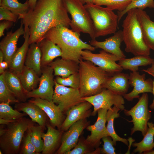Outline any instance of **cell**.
I'll return each instance as SVG.
<instances>
[{"label":"cell","instance_id":"cell-1","mask_svg":"<svg viewBox=\"0 0 154 154\" xmlns=\"http://www.w3.org/2000/svg\"><path fill=\"white\" fill-rule=\"evenodd\" d=\"M24 28L29 33V44L38 43L50 29L63 26L69 28L71 20L62 0H37L21 19Z\"/></svg>","mask_w":154,"mask_h":154},{"label":"cell","instance_id":"cell-2","mask_svg":"<svg viewBox=\"0 0 154 154\" xmlns=\"http://www.w3.org/2000/svg\"><path fill=\"white\" fill-rule=\"evenodd\" d=\"M80 36V33L68 27L60 26L50 29L45 34L43 39H48L59 46L62 52V58L79 63L82 59L80 53L81 51L88 49L93 51L96 49L83 42Z\"/></svg>","mask_w":154,"mask_h":154},{"label":"cell","instance_id":"cell-3","mask_svg":"<svg viewBox=\"0 0 154 154\" xmlns=\"http://www.w3.org/2000/svg\"><path fill=\"white\" fill-rule=\"evenodd\" d=\"M127 13L122 25L123 41L125 45V51L135 56H149L150 49L144 40L137 9L130 10Z\"/></svg>","mask_w":154,"mask_h":154},{"label":"cell","instance_id":"cell-4","mask_svg":"<svg viewBox=\"0 0 154 154\" xmlns=\"http://www.w3.org/2000/svg\"><path fill=\"white\" fill-rule=\"evenodd\" d=\"M85 60H80L78 72L80 78L78 89L82 98L100 93L103 84L112 75L91 62Z\"/></svg>","mask_w":154,"mask_h":154},{"label":"cell","instance_id":"cell-5","mask_svg":"<svg viewBox=\"0 0 154 154\" xmlns=\"http://www.w3.org/2000/svg\"><path fill=\"white\" fill-rule=\"evenodd\" d=\"M35 122L25 117L11 122L6 128L0 127V148L3 153L17 154L25 133Z\"/></svg>","mask_w":154,"mask_h":154},{"label":"cell","instance_id":"cell-6","mask_svg":"<svg viewBox=\"0 0 154 154\" xmlns=\"http://www.w3.org/2000/svg\"><path fill=\"white\" fill-rule=\"evenodd\" d=\"M84 5L92 20L96 38L116 32L118 16L113 10L94 3Z\"/></svg>","mask_w":154,"mask_h":154},{"label":"cell","instance_id":"cell-7","mask_svg":"<svg viewBox=\"0 0 154 154\" xmlns=\"http://www.w3.org/2000/svg\"><path fill=\"white\" fill-rule=\"evenodd\" d=\"M67 12L71 16L70 27L73 31L89 35L96 39L92 20L84 5L79 0H62Z\"/></svg>","mask_w":154,"mask_h":154},{"label":"cell","instance_id":"cell-8","mask_svg":"<svg viewBox=\"0 0 154 154\" xmlns=\"http://www.w3.org/2000/svg\"><path fill=\"white\" fill-rule=\"evenodd\" d=\"M138 99L137 104L130 110L124 109V113L132 117L129 122H133V126L131 129V135L139 131L143 136L147 132L148 123L151 117V112L148 108V95L146 93H144Z\"/></svg>","mask_w":154,"mask_h":154},{"label":"cell","instance_id":"cell-9","mask_svg":"<svg viewBox=\"0 0 154 154\" xmlns=\"http://www.w3.org/2000/svg\"><path fill=\"white\" fill-rule=\"evenodd\" d=\"M82 60L90 61L111 75L121 72L123 69L116 61L121 58L102 50L99 53L94 54L88 49L80 52Z\"/></svg>","mask_w":154,"mask_h":154},{"label":"cell","instance_id":"cell-10","mask_svg":"<svg viewBox=\"0 0 154 154\" xmlns=\"http://www.w3.org/2000/svg\"><path fill=\"white\" fill-rule=\"evenodd\" d=\"M82 100L90 103L94 107L91 116H94L100 109L111 110L114 105L123 110L125 101L123 96L116 94L111 90L103 88L99 93L93 96L82 98Z\"/></svg>","mask_w":154,"mask_h":154},{"label":"cell","instance_id":"cell-11","mask_svg":"<svg viewBox=\"0 0 154 154\" xmlns=\"http://www.w3.org/2000/svg\"><path fill=\"white\" fill-rule=\"evenodd\" d=\"M52 101L66 114L71 108L84 101L82 100L78 89L67 87L55 82Z\"/></svg>","mask_w":154,"mask_h":154},{"label":"cell","instance_id":"cell-12","mask_svg":"<svg viewBox=\"0 0 154 154\" xmlns=\"http://www.w3.org/2000/svg\"><path fill=\"white\" fill-rule=\"evenodd\" d=\"M38 87L27 93V98H40L50 101L52 100L55 81L54 71L50 66L42 67Z\"/></svg>","mask_w":154,"mask_h":154},{"label":"cell","instance_id":"cell-13","mask_svg":"<svg viewBox=\"0 0 154 154\" xmlns=\"http://www.w3.org/2000/svg\"><path fill=\"white\" fill-rule=\"evenodd\" d=\"M87 118L80 120L72 124L62 135L61 145L56 152L64 154L73 149L77 144L84 130L89 125Z\"/></svg>","mask_w":154,"mask_h":154},{"label":"cell","instance_id":"cell-14","mask_svg":"<svg viewBox=\"0 0 154 154\" xmlns=\"http://www.w3.org/2000/svg\"><path fill=\"white\" fill-rule=\"evenodd\" d=\"M129 82L133 88L131 92L123 96L127 101L138 98L140 97L139 94L141 93H152L153 81L150 78L146 79L145 74H140L137 71L132 72L129 75Z\"/></svg>","mask_w":154,"mask_h":154},{"label":"cell","instance_id":"cell-15","mask_svg":"<svg viewBox=\"0 0 154 154\" xmlns=\"http://www.w3.org/2000/svg\"><path fill=\"white\" fill-rule=\"evenodd\" d=\"M108 110L105 109L98 110L96 121L94 124L89 125L86 128L88 131L91 132V134L87 136L86 140L95 148L98 147L101 139L104 137L108 136L106 126Z\"/></svg>","mask_w":154,"mask_h":154},{"label":"cell","instance_id":"cell-16","mask_svg":"<svg viewBox=\"0 0 154 154\" xmlns=\"http://www.w3.org/2000/svg\"><path fill=\"white\" fill-rule=\"evenodd\" d=\"M29 101L37 105L46 113L49 119L50 124L54 127L60 129L65 118L64 114L58 106L52 101L40 98H34Z\"/></svg>","mask_w":154,"mask_h":154},{"label":"cell","instance_id":"cell-17","mask_svg":"<svg viewBox=\"0 0 154 154\" xmlns=\"http://www.w3.org/2000/svg\"><path fill=\"white\" fill-rule=\"evenodd\" d=\"M92 106L89 102L84 101L71 108L66 113V118L60 129L66 131L77 121L91 116L92 112L90 108Z\"/></svg>","mask_w":154,"mask_h":154},{"label":"cell","instance_id":"cell-18","mask_svg":"<svg viewBox=\"0 0 154 154\" xmlns=\"http://www.w3.org/2000/svg\"><path fill=\"white\" fill-rule=\"evenodd\" d=\"M123 41L122 31V30H119L104 41H99L96 39L92 40L90 44L96 48L102 49L106 52L119 58H124L126 56L120 48Z\"/></svg>","mask_w":154,"mask_h":154},{"label":"cell","instance_id":"cell-19","mask_svg":"<svg viewBox=\"0 0 154 154\" xmlns=\"http://www.w3.org/2000/svg\"><path fill=\"white\" fill-rule=\"evenodd\" d=\"M23 25L21 22L20 27L16 31L7 32L6 35L0 42V49L3 52L4 57V60L9 64L11 59L16 52L17 41L20 37L25 33Z\"/></svg>","mask_w":154,"mask_h":154},{"label":"cell","instance_id":"cell-20","mask_svg":"<svg viewBox=\"0 0 154 154\" xmlns=\"http://www.w3.org/2000/svg\"><path fill=\"white\" fill-rule=\"evenodd\" d=\"M23 35L24 41L22 45L17 48L9 63V70L18 76L22 72L25 66L27 53L30 45L29 40V33L27 28H24Z\"/></svg>","mask_w":154,"mask_h":154},{"label":"cell","instance_id":"cell-21","mask_svg":"<svg viewBox=\"0 0 154 154\" xmlns=\"http://www.w3.org/2000/svg\"><path fill=\"white\" fill-rule=\"evenodd\" d=\"M15 109L23 112L29 115L34 122L38 124L44 129L47 123V115L39 107L34 103L28 102H19L16 104Z\"/></svg>","mask_w":154,"mask_h":154},{"label":"cell","instance_id":"cell-22","mask_svg":"<svg viewBox=\"0 0 154 154\" xmlns=\"http://www.w3.org/2000/svg\"><path fill=\"white\" fill-rule=\"evenodd\" d=\"M129 75L118 72L110 76L102 86L103 88L108 89L114 93L123 96L127 94L129 86Z\"/></svg>","mask_w":154,"mask_h":154},{"label":"cell","instance_id":"cell-23","mask_svg":"<svg viewBox=\"0 0 154 154\" xmlns=\"http://www.w3.org/2000/svg\"><path fill=\"white\" fill-rule=\"evenodd\" d=\"M47 131L46 133L43 132L42 138L44 142V148L42 154H51L54 153L61 142L64 131L56 129L49 123H46Z\"/></svg>","mask_w":154,"mask_h":154},{"label":"cell","instance_id":"cell-24","mask_svg":"<svg viewBox=\"0 0 154 154\" xmlns=\"http://www.w3.org/2000/svg\"><path fill=\"white\" fill-rule=\"evenodd\" d=\"M42 54V67L48 66L56 58L61 57L62 52L58 46L46 38L38 43Z\"/></svg>","mask_w":154,"mask_h":154},{"label":"cell","instance_id":"cell-25","mask_svg":"<svg viewBox=\"0 0 154 154\" xmlns=\"http://www.w3.org/2000/svg\"><path fill=\"white\" fill-rule=\"evenodd\" d=\"M53 70L55 76L62 78L68 77L77 73L79 69V63L74 60L61 58L52 61L48 65Z\"/></svg>","mask_w":154,"mask_h":154},{"label":"cell","instance_id":"cell-26","mask_svg":"<svg viewBox=\"0 0 154 154\" xmlns=\"http://www.w3.org/2000/svg\"><path fill=\"white\" fill-rule=\"evenodd\" d=\"M137 11L144 41L150 49L154 50V22L143 10L137 9Z\"/></svg>","mask_w":154,"mask_h":154},{"label":"cell","instance_id":"cell-27","mask_svg":"<svg viewBox=\"0 0 154 154\" xmlns=\"http://www.w3.org/2000/svg\"><path fill=\"white\" fill-rule=\"evenodd\" d=\"M4 79L9 89L20 102H26L27 93L23 88L19 76L9 70L4 72Z\"/></svg>","mask_w":154,"mask_h":154},{"label":"cell","instance_id":"cell-28","mask_svg":"<svg viewBox=\"0 0 154 154\" xmlns=\"http://www.w3.org/2000/svg\"><path fill=\"white\" fill-rule=\"evenodd\" d=\"M41 52L38 43L30 44L25 62V65L35 71L39 75L41 74Z\"/></svg>","mask_w":154,"mask_h":154},{"label":"cell","instance_id":"cell-29","mask_svg":"<svg viewBox=\"0 0 154 154\" xmlns=\"http://www.w3.org/2000/svg\"><path fill=\"white\" fill-rule=\"evenodd\" d=\"M120 110L119 108L114 106L111 109L107 111L106 114V121L107 122L106 129L108 136L112 139L114 146L116 145L117 141H121L128 146L127 139L119 136L116 134L114 129V120L115 118H118L119 117V113L118 112Z\"/></svg>","mask_w":154,"mask_h":154},{"label":"cell","instance_id":"cell-30","mask_svg":"<svg viewBox=\"0 0 154 154\" xmlns=\"http://www.w3.org/2000/svg\"><path fill=\"white\" fill-rule=\"evenodd\" d=\"M153 60L149 56H137L129 58H121L119 61L118 64L123 69L128 70L133 72L137 71L140 66L151 64Z\"/></svg>","mask_w":154,"mask_h":154},{"label":"cell","instance_id":"cell-31","mask_svg":"<svg viewBox=\"0 0 154 154\" xmlns=\"http://www.w3.org/2000/svg\"><path fill=\"white\" fill-rule=\"evenodd\" d=\"M147 125V132L143 139L139 143L135 142L132 144L133 147H136L133 150L134 153L142 154L150 151L154 148V123L148 122Z\"/></svg>","mask_w":154,"mask_h":154},{"label":"cell","instance_id":"cell-32","mask_svg":"<svg viewBox=\"0 0 154 154\" xmlns=\"http://www.w3.org/2000/svg\"><path fill=\"white\" fill-rule=\"evenodd\" d=\"M38 76L34 70L24 66L22 72L18 76L23 88L27 93L36 88L39 83Z\"/></svg>","mask_w":154,"mask_h":154},{"label":"cell","instance_id":"cell-33","mask_svg":"<svg viewBox=\"0 0 154 154\" xmlns=\"http://www.w3.org/2000/svg\"><path fill=\"white\" fill-rule=\"evenodd\" d=\"M0 6L9 10L21 19L30 9L28 0L23 3L18 0H2Z\"/></svg>","mask_w":154,"mask_h":154},{"label":"cell","instance_id":"cell-34","mask_svg":"<svg viewBox=\"0 0 154 154\" xmlns=\"http://www.w3.org/2000/svg\"><path fill=\"white\" fill-rule=\"evenodd\" d=\"M93 146L88 143L85 138L80 137L76 146L72 150L64 154H99L101 148H98L94 150Z\"/></svg>","mask_w":154,"mask_h":154},{"label":"cell","instance_id":"cell-35","mask_svg":"<svg viewBox=\"0 0 154 154\" xmlns=\"http://www.w3.org/2000/svg\"><path fill=\"white\" fill-rule=\"evenodd\" d=\"M44 129L40 125H34L28 129L31 141L35 147L37 154L42 152L44 148V142L42 138V134Z\"/></svg>","mask_w":154,"mask_h":154},{"label":"cell","instance_id":"cell-36","mask_svg":"<svg viewBox=\"0 0 154 154\" xmlns=\"http://www.w3.org/2000/svg\"><path fill=\"white\" fill-rule=\"evenodd\" d=\"M11 102L9 100L0 104V118L12 120H17L24 117L27 114L13 109L9 105Z\"/></svg>","mask_w":154,"mask_h":154},{"label":"cell","instance_id":"cell-37","mask_svg":"<svg viewBox=\"0 0 154 154\" xmlns=\"http://www.w3.org/2000/svg\"><path fill=\"white\" fill-rule=\"evenodd\" d=\"M132 0H93V3L100 6L104 5L112 10L119 11L124 10Z\"/></svg>","mask_w":154,"mask_h":154},{"label":"cell","instance_id":"cell-38","mask_svg":"<svg viewBox=\"0 0 154 154\" xmlns=\"http://www.w3.org/2000/svg\"><path fill=\"white\" fill-rule=\"evenodd\" d=\"M147 7L154 9L153 0H132L124 10L118 12V22L119 21L122 17L130 10L137 9L143 10Z\"/></svg>","mask_w":154,"mask_h":154},{"label":"cell","instance_id":"cell-39","mask_svg":"<svg viewBox=\"0 0 154 154\" xmlns=\"http://www.w3.org/2000/svg\"><path fill=\"white\" fill-rule=\"evenodd\" d=\"M9 100L16 103L20 102L7 86L4 73L0 75V102H5Z\"/></svg>","mask_w":154,"mask_h":154},{"label":"cell","instance_id":"cell-40","mask_svg":"<svg viewBox=\"0 0 154 154\" xmlns=\"http://www.w3.org/2000/svg\"><path fill=\"white\" fill-rule=\"evenodd\" d=\"M54 80L57 84L65 86H69L76 89H79L80 86V78L78 72L72 74L66 78L57 76Z\"/></svg>","mask_w":154,"mask_h":154},{"label":"cell","instance_id":"cell-41","mask_svg":"<svg viewBox=\"0 0 154 154\" xmlns=\"http://www.w3.org/2000/svg\"><path fill=\"white\" fill-rule=\"evenodd\" d=\"M26 135L23 138L22 146L19 153L22 154H37L36 148L32 143L28 129Z\"/></svg>","mask_w":154,"mask_h":154},{"label":"cell","instance_id":"cell-42","mask_svg":"<svg viewBox=\"0 0 154 154\" xmlns=\"http://www.w3.org/2000/svg\"><path fill=\"white\" fill-rule=\"evenodd\" d=\"M112 138L110 136L104 137L102 138L104 144L101 148L100 153L102 154H116L114 144Z\"/></svg>","mask_w":154,"mask_h":154},{"label":"cell","instance_id":"cell-43","mask_svg":"<svg viewBox=\"0 0 154 154\" xmlns=\"http://www.w3.org/2000/svg\"><path fill=\"white\" fill-rule=\"evenodd\" d=\"M19 16L8 9L0 6V21L7 20L15 22L18 19Z\"/></svg>","mask_w":154,"mask_h":154},{"label":"cell","instance_id":"cell-44","mask_svg":"<svg viewBox=\"0 0 154 154\" xmlns=\"http://www.w3.org/2000/svg\"><path fill=\"white\" fill-rule=\"evenodd\" d=\"M13 22L7 20L1 21L0 23V37L4 36V31L8 29L13 25Z\"/></svg>","mask_w":154,"mask_h":154},{"label":"cell","instance_id":"cell-45","mask_svg":"<svg viewBox=\"0 0 154 154\" xmlns=\"http://www.w3.org/2000/svg\"><path fill=\"white\" fill-rule=\"evenodd\" d=\"M9 64L7 62L4 60L0 62V74H2L5 72L6 70L9 67Z\"/></svg>","mask_w":154,"mask_h":154},{"label":"cell","instance_id":"cell-46","mask_svg":"<svg viewBox=\"0 0 154 154\" xmlns=\"http://www.w3.org/2000/svg\"><path fill=\"white\" fill-rule=\"evenodd\" d=\"M151 66L150 67L148 68L147 69H143L142 71L149 74H150L154 75V59L151 64Z\"/></svg>","mask_w":154,"mask_h":154},{"label":"cell","instance_id":"cell-47","mask_svg":"<svg viewBox=\"0 0 154 154\" xmlns=\"http://www.w3.org/2000/svg\"><path fill=\"white\" fill-rule=\"evenodd\" d=\"M17 120H12L0 118V124L1 125H7L10 123Z\"/></svg>","mask_w":154,"mask_h":154},{"label":"cell","instance_id":"cell-48","mask_svg":"<svg viewBox=\"0 0 154 154\" xmlns=\"http://www.w3.org/2000/svg\"><path fill=\"white\" fill-rule=\"evenodd\" d=\"M150 75L154 77V75L152 74H149ZM153 95V99L151 104L149 106V108L152 110H153L154 109V80L153 81V91L152 93Z\"/></svg>","mask_w":154,"mask_h":154},{"label":"cell","instance_id":"cell-49","mask_svg":"<svg viewBox=\"0 0 154 154\" xmlns=\"http://www.w3.org/2000/svg\"><path fill=\"white\" fill-rule=\"evenodd\" d=\"M30 9L33 8L37 0H27Z\"/></svg>","mask_w":154,"mask_h":154},{"label":"cell","instance_id":"cell-50","mask_svg":"<svg viewBox=\"0 0 154 154\" xmlns=\"http://www.w3.org/2000/svg\"><path fill=\"white\" fill-rule=\"evenodd\" d=\"M83 4L93 3V0H79Z\"/></svg>","mask_w":154,"mask_h":154},{"label":"cell","instance_id":"cell-51","mask_svg":"<svg viewBox=\"0 0 154 154\" xmlns=\"http://www.w3.org/2000/svg\"><path fill=\"white\" fill-rule=\"evenodd\" d=\"M4 60V57L2 51L0 50V62Z\"/></svg>","mask_w":154,"mask_h":154},{"label":"cell","instance_id":"cell-52","mask_svg":"<svg viewBox=\"0 0 154 154\" xmlns=\"http://www.w3.org/2000/svg\"><path fill=\"white\" fill-rule=\"evenodd\" d=\"M144 154H154V150H152L150 151L143 153Z\"/></svg>","mask_w":154,"mask_h":154},{"label":"cell","instance_id":"cell-53","mask_svg":"<svg viewBox=\"0 0 154 154\" xmlns=\"http://www.w3.org/2000/svg\"><path fill=\"white\" fill-rule=\"evenodd\" d=\"M0 154H3V152L0 149Z\"/></svg>","mask_w":154,"mask_h":154},{"label":"cell","instance_id":"cell-54","mask_svg":"<svg viewBox=\"0 0 154 154\" xmlns=\"http://www.w3.org/2000/svg\"><path fill=\"white\" fill-rule=\"evenodd\" d=\"M1 1H2V0H0V3H1Z\"/></svg>","mask_w":154,"mask_h":154}]
</instances>
